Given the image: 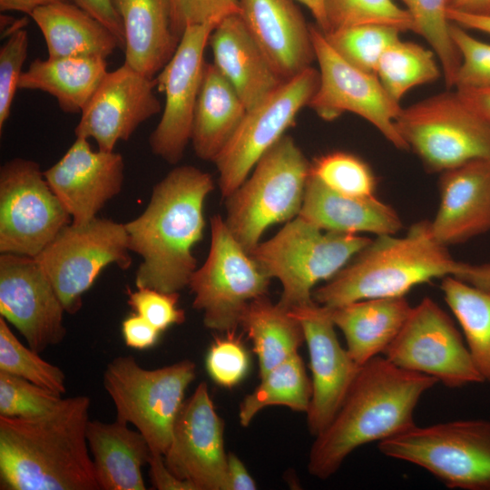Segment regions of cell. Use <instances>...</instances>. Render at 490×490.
<instances>
[{
	"label": "cell",
	"mask_w": 490,
	"mask_h": 490,
	"mask_svg": "<svg viewBox=\"0 0 490 490\" xmlns=\"http://www.w3.org/2000/svg\"><path fill=\"white\" fill-rule=\"evenodd\" d=\"M90 405L76 396L41 416H0L1 489L100 490L86 438Z\"/></svg>",
	"instance_id": "obj_1"
},
{
	"label": "cell",
	"mask_w": 490,
	"mask_h": 490,
	"mask_svg": "<svg viewBox=\"0 0 490 490\" xmlns=\"http://www.w3.org/2000/svg\"><path fill=\"white\" fill-rule=\"evenodd\" d=\"M437 383L435 377L398 368L381 355L366 362L332 421L315 436L309 473L328 479L358 447L415 426L419 400Z\"/></svg>",
	"instance_id": "obj_2"
},
{
	"label": "cell",
	"mask_w": 490,
	"mask_h": 490,
	"mask_svg": "<svg viewBox=\"0 0 490 490\" xmlns=\"http://www.w3.org/2000/svg\"><path fill=\"white\" fill-rule=\"evenodd\" d=\"M213 189L210 173L177 166L153 187L144 211L124 223L129 250L142 258L136 288L179 292L189 286L197 269L192 248L202 239L203 205Z\"/></svg>",
	"instance_id": "obj_3"
},
{
	"label": "cell",
	"mask_w": 490,
	"mask_h": 490,
	"mask_svg": "<svg viewBox=\"0 0 490 490\" xmlns=\"http://www.w3.org/2000/svg\"><path fill=\"white\" fill-rule=\"evenodd\" d=\"M460 261L432 234L430 221L414 223L403 236L386 234L358 252L333 278L312 292L319 305L405 297L417 285L454 276Z\"/></svg>",
	"instance_id": "obj_4"
},
{
	"label": "cell",
	"mask_w": 490,
	"mask_h": 490,
	"mask_svg": "<svg viewBox=\"0 0 490 490\" xmlns=\"http://www.w3.org/2000/svg\"><path fill=\"white\" fill-rule=\"evenodd\" d=\"M310 165L294 139L284 134L257 162L250 177L225 199L224 221L247 252L268 228L299 216Z\"/></svg>",
	"instance_id": "obj_5"
},
{
	"label": "cell",
	"mask_w": 490,
	"mask_h": 490,
	"mask_svg": "<svg viewBox=\"0 0 490 490\" xmlns=\"http://www.w3.org/2000/svg\"><path fill=\"white\" fill-rule=\"evenodd\" d=\"M370 240L360 234L324 230L297 216L250 255L265 274L280 281L278 303L289 310L313 301L316 284L333 278Z\"/></svg>",
	"instance_id": "obj_6"
},
{
	"label": "cell",
	"mask_w": 490,
	"mask_h": 490,
	"mask_svg": "<svg viewBox=\"0 0 490 490\" xmlns=\"http://www.w3.org/2000/svg\"><path fill=\"white\" fill-rule=\"evenodd\" d=\"M196 375L195 363L184 359L154 369L141 367L132 356H120L103 373V387L116 419L133 425L152 453L164 455L184 393Z\"/></svg>",
	"instance_id": "obj_7"
},
{
	"label": "cell",
	"mask_w": 490,
	"mask_h": 490,
	"mask_svg": "<svg viewBox=\"0 0 490 490\" xmlns=\"http://www.w3.org/2000/svg\"><path fill=\"white\" fill-rule=\"evenodd\" d=\"M384 456L422 467L449 488L490 490V421L465 419L409 429L378 442Z\"/></svg>",
	"instance_id": "obj_8"
},
{
	"label": "cell",
	"mask_w": 490,
	"mask_h": 490,
	"mask_svg": "<svg viewBox=\"0 0 490 490\" xmlns=\"http://www.w3.org/2000/svg\"><path fill=\"white\" fill-rule=\"evenodd\" d=\"M395 123L408 150L429 172L490 161V123L456 89L402 107Z\"/></svg>",
	"instance_id": "obj_9"
},
{
	"label": "cell",
	"mask_w": 490,
	"mask_h": 490,
	"mask_svg": "<svg viewBox=\"0 0 490 490\" xmlns=\"http://www.w3.org/2000/svg\"><path fill=\"white\" fill-rule=\"evenodd\" d=\"M211 247L191 275L192 307L203 311L206 328L232 332L247 305L268 293L270 278L240 244L219 214L211 217Z\"/></svg>",
	"instance_id": "obj_10"
},
{
	"label": "cell",
	"mask_w": 490,
	"mask_h": 490,
	"mask_svg": "<svg viewBox=\"0 0 490 490\" xmlns=\"http://www.w3.org/2000/svg\"><path fill=\"white\" fill-rule=\"evenodd\" d=\"M123 223L95 218L88 224H69L34 259L43 268L65 312L74 314L83 295L110 264L127 270L132 263Z\"/></svg>",
	"instance_id": "obj_11"
},
{
	"label": "cell",
	"mask_w": 490,
	"mask_h": 490,
	"mask_svg": "<svg viewBox=\"0 0 490 490\" xmlns=\"http://www.w3.org/2000/svg\"><path fill=\"white\" fill-rule=\"evenodd\" d=\"M72 217L34 161L15 158L0 169V252L36 257Z\"/></svg>",
	"instance_id": "obj_12"
},
{
	"label": "cell",
	"mask_w": 490,
	"mask_h": 490,
	"mask_svg": "<svg viewBox=\"0 0 490 490\" xmlns=\"http://www.w3.org/2000/svg\"><path fill=\"white\" fill-rule=\"evenodd\" d=\"M318 83V70L310 66L247 110L234 134L213 161L224 199L242 184L260 157L294 124Z\"/></svg>",
	"instance_id": "obj_13"
},
{
	"label": "cell",
	"mask_w": 490,
	"mask_h": 490,
	"mask_svg": "<svg viewBox=\"0 0 490 490\" xmlns=\"http://www.w3.org/2000/svg\"><path fill=\"white\" fill-rule=\"evenodd\" d=\"M398 368L435 377L447 387L485 382L449 316L426 297L384 352Z\"/></svg>",
	"instance_id": "obj_14"
},
{
	"label": "cell",
	"mask_w": 490,
	"mask_h": 490,
	"mask_svg": "<svg viewBox=\"0 0 490 490\" xmlns=\"http://www.w3.org/2000/svg\"><path fill=\"white\" fill-rule=\"evenodd\" d=\"M310 33L319 83L308 106L324 121H333L344 113H355L370 122L397 149L407 151L395 123L402 109L400 103L387 94L377 75L342 59L316 24H310Z\"/></svg>",
	"instance_id": "obj_15"
},
{
	"label": "cell",
	"mask_w": 490,
	"mask_h": 490,
	"mask_svg": "<svg viewBox=\"0 0 490 490\" xmlns=\"http://www.w3.org/2000/svg\"><path fill=\"white\" fill-rule=\"evenodd\" d=\"M218 23L189 26L171 60L154 78L165 94L161 120L149 138L152 152L170 164H177L191 142L195 104L203 69L204 52Z\"/></svg>",
	"instance_id": "obj_16"
},
{
	"label": "cell",
	"mask_w": 490,
	"mask_h": 490,
	"mask_svg": "<svg viewBox=\"0 0 490 490\" xmlns=\"http://www.w3.org/2000/svg\"><path fill=\"white\" fill-rule=\"evenodd\" d=\"M223 431L208 386L201 382L175 419L171 444L163 455L165 465L195 490H228Z\"/></svg>",
	"instance_id": "obj_17"
},
{
	"label": "cell",
	"mask_w": 490,
	"mask_h": 490,
	"mask_svg": "<svg viewBox=\"0 0 490 490\" xmlns=\"http://www.w3.org/2000/svg\"><path fill=\"white\" fill-rule=\"evenodd\" d=\"M65 309L34 258L1 253L0 315L40 353L65 337Z\"/></svg>",
	"instance_id": "obj_18"
},
{
	"label": "cell",
	"mask_w": 490,
	"mask_h": 490,
	"mask_svg": "<svg viewBox=\"0 0 490 490\" xmlns=\"http://www.w3.org/2000/svg\"><path fill=\"white\" fill-rule=\"evenodd\" d=\"M304 331L311 369L312 396L307 411L313 436L332 421L358 371V366L337 337L329 310L314 300L289 309Z\"/></svg>",
	"instance_id": "obj_19"
},
{
	"label": "cell",
	"mask_w": 490,
	"mask_h": 490,
	"mask_svg": "<svg viewBox=\"0 0 490 490\" xmlns=\"http://www.w3.org/2000/svg\"><path fill=\"white\" fill-rule=\"evenodd\" d=\"M154 78L123 64L107 72L81 112L74 133L93 138L99 149L113 152L119 141H128L145 121L159 113Z\"/></svg>",
	"instance_id": "obj_20"
},
{
	"label": "cell",
	"mask_w": 490,
	"mask_h": 490,
	"mask_svg": "<svg viewBox=\"0 0 490 490\" xmlns=\"http://www.w3.org/2000/svg\"><path fill=\"white\" fill-rule=\"evenodd\" d=\"M123 169L120 153L95 152L88 139L76 137L44 175L72 217V224L83 226L94 220L105 203L121 191Z\"/></svg>",
	"instance_id": "obj_21"
},
{
	"label": "cell",
	"mask_w": 490,
	"mask_h": 490,
	"mask_svg": "<svg viewBox=\"0 0 490 490\" xmlns=\"http://www.w3.org/2000/svg\"><path fill=\"white\" fill-rule=\"evenodd\" d=\"M240 15L275 72L288 81L316 60L310 24L295 0H238Z\"/></svg>",
	"instance_id": "obj_22"
},
{
	"label": "cell",
	"mask_w": 490,
	"mask_h": 490,
	"mask_svg": "<svg viewBox=\"0 0 490 490\" xmlns=\"http://www.w3.org/2000/svg\"><path fill=\"white\" fill-rule=\"evenodd\" d=\"M440 201L431 231L442 245L465 242L490 230V161L441 172Z\"/></svg>",
	"instance_id": "obj_23"
},
{
	"label": "cell",
	"mask_w": 490,
	"mask_h": 490,
	"mask_svg": "<svg viewBox=\"0 0 490 490\" xmlns=\"http://www.w3.org/2000/svg\"><path fill=\"white\" fill-rule=\"evenodd\" d=\"M209 45L212 64L233 86L247 110L286 82L275 72L239 14L217 24Z\"/></svg>",
	"instance_id": "obj_24"
},
{
	"label": "cell",
	"mask_w": 490,
	"mask_h": 490,
	"mask_svg": "<svg viewBox=\"0 0 490 490\" xmlns=\"http://www.w3.org/2000/svg\"><path fill=\"white\" fill-rule=\"evenodd\" d=\"M299 216L321 230L342 233L397 234V212L376 195L355 197L334 191L309 174Z\"/></svg>",
	"instance_id": "obj_25"
},
{
	"label": "cell",
	"mask_w": 490,
	"mask_h": 490,
	"mask_svg": "<svg viewBox=\"0 0 490 490\" xmlns=\"http://www.w3.org/2000/svg\"><path fill=\"white\" fill-rule=\"evenodd\" d=\"M86 438L100 490H145L142 468L152 451L138 431L118 419L89 420Z\"/></svg>",
	"instance_id": "obj_26"
},
{
	"label": "cell",
	"mask_w": 490,
	"mask_h": 490,
	"mask_svg": "<svg viewBox=\"0 0 490 490\" xmlns=\"http://www.w3.org/2000/svg\"><path fill=\"white\" fill-rule=\"evenodd\" d=\"M328 309L334 325L345 337L349 355L361 367L384 354L412 306L405 296L363 299Z\"/></svg>",
	"instance_id": "obj_27"
},
{
	"label": "cell",
	"mask_w": 490,
	"mask_h": 490,
	"mask_svg": "<svg viewBox=\"0 0 490 490\" xmlns=\"http://www.w3.org/2000/svg\"><path fill=\"white\" fill-rule=\"evenodd\" d=\"M113 3L124 28V64L154 78L171 60L181 40L172 29L169 0Z\"/></svg>",
	"instance_id": "obj_28"
},
{
	"label": "cell",
	"mask_w": 490,
	"mask_h": 490,
	"mask_svg": "<svg viewBox=\"0 0 490 490\" xmlns=\"http://www.w3.org/2000/svg\"><path fill=\"white\" fill-rule=\"evenodd\" d=\"M246 113L233 86L212 63L205 62L191 133L197 157L213 162Z\"/></svg>",
	"instance_id": "obj_29"
},
{
	"label": "cell",
	"mask_w": 490,
	"mask_h": 490,
	"mask_svg": "<svg viewBox=\"0 0 490 490\" xmlns=\"http://www.w3.org/2000/svg\"><path fill=\"white\" fill-rule=\"evenodd\" d=\"M30 17L41 30L48 58L102 57L106 59L121 44L116 36L88 13L64 1L36 8Z\"/></svg>",
	"instance_id": "obj_30"
},
{
	"label": "cell",
	"mask_w": 490,
	"mask_h": 490,
	"mask_svg": "<svg viewBox=\"0 0 490 490\" xmlns=\"http://www.w3.org/2000/svg\"><path fill=\"white\" fill-rule=\"evenodd\" d=\"M107 72L102 57L37 58L22 73L18 89L47 93L64 113H81Z\"/></svg>",
	"instance_id": "obj_31"
},
{
	"label": "cell",
	"mask_w": 490,
	"mask_h": 490,
	"mask_svg": "<svg viewBox=\"0 0 490 490\" xmlns=\"http://www.w3.org/2000/svg\"><path fill=\"white\" fill-rule=\"evenodd\" d=\"M240 326L253 343L260 377L298 354L305 342L299 320L267 295L251 300L242 312Z\"/></svg>",
	"instance_id": "obj_32"
},
{
	"label": "cell",
	"mask_w": 490,
	"mask_h": 490,
	"mask_svg": "<svg viewBox=\"0 0 490 490\" xmlns=\"http://www.w3.org/2000/svg\"><path fill=\"white\" fill-rule=\"evenodd\" d=\"M440 289L476 368L484 381L490 383V290L452 275L442 279Z\"/></svg>",
	"instance_id": "obj_33"
},
{
	"label": "cell",
	"mask_w": 490,
	"mask_h": 490,
	"mask_svg": "<svg viewBox=\"0 0 490 490\" xmlns=\"http://www.w3.org/2000/svg\"><path fill=\"white\" fill-rule=\"evenodd\" d=\"M311 396V380L298 353L260 377L259 386L240 405V423L248 426L260 410L270 406L307 413Z\"/></svg>",
	"instance_id": "obj_34"
},
{
	"label": "cell",
	"mask_w": 490,
	"mask_h": 490,
	"mask_svg": "<svg viewBox=\"0 0 490 490\" xmlns=\"http://www.w3.org/2000/svg\"><path fill=\"white\" fill-rule=\"evenodd\" d=\"M436 58L432 49L400 38L382 54L376 75L387 94L400 103L410 89L443 76Z\"/></svg>",
	"instance_id": "obj_35"
},
{
	"label": "cell",
	"mask_w": 490,
	"mask_h": 490,
	"mask_svg": "<svg viewBox=\"0 0 490 490\" xmlns=\"http://www.w3.org/2000/svg\"><path fill=\"white\" fill-rule=\"evenodd\" d=\"M413 22V32L422 36L436 54L448 88L455 81L461 55L450 34L447 0H400Z\"/></svg>",
	"instance_id": "obj_36"
},
{
	"label": "cell",
	"mask_w": 490,
	"mask_h": 490,
	"mask_svg": "<svg viewBox=\"0 0 490 490\" xmlns=\"http://www.w3.org/2000/svg\"><path fill=\"white\" fill-rule=\"evenodd\" d=\"M402 32L385 24H360L323 33L333 50L349 64L376 75L384 52Z\"/></svg>",
	"instance_id": "obj_37"
},
{
	"label": "cell",
	"mask_w": 490,
	"mask_h": 490,
	"mask_svg": "<svg viewBox=\"0 0 490 490\" xmlns=\"http://www.w3.org/2000/svg\"><path fill=\"white\" fill-rule=\"evenodd\" d=\"M39 353L24 346L0 318V371L22 377L58 395L65 392V375Z\"/></svg>",
	"instance_id": "obj_38"
},
{
	"label": "cell",
	"mask_w": 490,
	"mask_h": 490,
	"mask_svg": "<svg viewBox=\"0 0 490 490\" xmlns=\"http://www.w3.org/2000/svg\"><path fill=\"white\" fill-rule=\"evenodd\" d=\"M327 31L360 24H385L401 32L412 31L407 11L393 0H323Z\"/></svg>",
	"instance_id": "obj_39"
},
{
	"label": "cell",
	"mask_w": 490,
	"mask_h": 490,
	"mask_svg": "<svg viewBox=\"0 0 490 490\" xmlns=\"http://www.w3.org/2000/svg\"><path fill=\"white\" fill-rule=\"evenodd\" d=\"M310 174L330 190L355 197L375 195L376 176L361 158L347 152H332L311 162Z\"/></svg>",
	"instance_id": "obj_40"
},
{
	"label": "cell",
	"mask_w": 490,
	"mask_h": 490,
	"mask_svg": "<svg viewBox=\"0 0 490 490\" xmlns=\"http://www.w3.org/2000/svg\"><path fill=\"white\" fill-rule=\"evenodd\" d=\"M60 395L22 377L0 371V416L30 418L52 411Z\"/></svg>",
	"instance_id": "obj_41"
},
{
	"label": "cell",
	"mask_w": 490,
	"mask_h": 490,
	"mask_svg": "<svg viewBox=\"0 0 490 490\" xmlns=\"http://www.w3.org/2000/svg\"><path fill=\"white\" fill-rule=\"evenodd\" d=\"M450 34L461 55L454 88L490 85V44L475 38L466 29L452 22Z\"/></svg>",
	"instance_id": "obj_42"
},
{
	"label": "cell",
	"mask_w": 490,
	"mask_h": 490,
	"mask_svg": "<svg viewBox=\"0 0 490 490\" xmlns=\"http://www.w3.org/2000/svg\"><path fill=\"white\" fill-rule=\"evenodd\" d=\"M28 34L22 27L8 34L0 48V132L7 122L18 83L23 73V64L27 56Z\"/></svg>",
	"instance_id": "obj_43"
},
{
	"label": "cell",
	"mask_w": 490,
	"mask_h": 490,
	"mask_svg": "<svg viewBox=\"0 0 490 490\" xmlns=\"http://www.w3.org/2000/svg\"><path fill=\"white\" fill-rule=\"evenodd\" d=\"M127 303L161 332L185 321V312L178 307L179 292H164L150 288H126Z\"/></svg>",
	"instance_id": "obj_44"
},
{
	"label": "cell",
	"mask_w": 490,
	"mask_h": 490,
	"mask_svg": "<svg viewBox=\"0 0 490 490\" xmlns=\"http://www.w3.org/2000/svg\"><path fill=\"white\" fill-rule=\"evenodd\" d=\"M206 369L218 385L232 387L249 370V356L242 343L233 336L217 338L206 356Z\"/></svg>",
	"instance_id": "obj_45"
},
{
	"label": "cell",
	"mask_w": 490,
	"mask_h": 490,
	"mask_svg": "<svg viewBox=\"0 0 490 490\" xmlns=\"http://www.w3.org/2000/svg\"><path fill=\"white\" fill-rule=\"evenodd\" d=\"M169 4L172 29L179 38L189 26L240 15L238 0H169Z\"/></svg>",
	"instance_id": "obj_46"
},
{
	"label": "cell",
	"mask_w": 490,
	"mask_h": 490,
	"mask_svg": "<svg viewBox=\"0 0 490 490\" xmlns=\"http://www.w3.org/2000/svg\"><path fill=\"white\" fill-rule=\"evenodd\" d=\"M122 334L126 346L142 350L157 343L161 331L133 312L122 322Z\"/></svg>",
	"instance_id": "obj_47"
},
{
	"label": "cell",
	"mask_w": 490,
	"mask_h": 490,
	"mask_svg": "<svg viewBox=\"0 0 490 490\" xmlns=\"http://www.w3.org/2000/svg\"><path fill=\"white\" fill-rule=\"evenodd\" d=\"M74 4L107 27L125 46L124 28L113 0H73Z\"/></svg>",
	"instance_id": "obj_48"
},
{
	"label": "cell",
	"mask_w": 490,
	"mask_h": 490,
	"mask_svg": "<svg viewBox=\"0 0 490 490\" xmlns=\"http://www.w3.org/2000/svg\"><path fill=\"white\" fill-rule=\"evenodd\" d=\"M150 477L158 490H195L188 481L178 478L165 465L163 455L152 453L149 458Z\"/></svg>",
	"instance_id": "obj_49"
},
{
	"label": "cell",
	"mask_w": 490,
	"mask_h": 490,
	"mask_svg": "<svg viewBox=\"0 0 490 490\" xmlns=\"http://www.w3.org/2000/svg\"><path fill=\"white\" fill-rule=\"evenodd\" d=\"M228 490H254L256 484L245 465L233 453L227 458Z\"/></svg>",
	"instance_id": "obj_50"
},
{
	"label": "cell",
	"mask_w": 490,
	"mask_h": 490,
	"mask_svg": "<svg viewBox=\"0 0 490 490\" xmlns=\"http://www.w3.org/2000/svg\"><path fill=\"white\" fill-rule=\"evenodd\" d=\"M454 276L474 286L490 290V263L471 264L460 261Z\"/></svg>",
	"instance_id": "obj_51"
},
{
	"label": "cell",
	"mask_w": 490,
	"mask_h": 490,
	"mask_svg": "<svg viewBox=\"0 0 490 490\" xmlns=\"http://www.w3.org/2000/svg\"><path fill=\"white\" fill-rule=\"evenodd\" d=\"M456 90L471 109L490 123V85Z\"/></svg>",
	"instance_id": "obj_52"
},
{
	"label": "cell",
	"mask_w": 490,
	"mask_h": 490,
	"mask_svg": "<svg viewBox=\"0 0 490 490\" xmlns=\"http://www.w3.org/2000/svg\"><path fill=\"white\" fill-rule=\"evenodd\" d=\"M447 18L466 30H476L490 34V15L464 14L447 9Z\"/></svg>",
	"instance_id": "obj_53"
},
{
	"label": "cell",
	"mask_w": 490,
	"mask_h": 490,
	"mask_svg": "<svg viewBox=\"0 0 490 490\" xmlns=\"http://www.w3.org/2000/svg\"><path fill=\"white\" fill-rule=\"evenodd\" d=\"M447 9L464 14L490 15V0H447Z\"/></svg>",
	"instance_id": "obj_54"
},
{
	"label": "cell",
	"mask_w": 490,
	"mask_h": 490,
	"mask_svg": "<svg viewBox=\"0 0 490 490\" xmlns=\"http://www.w3.org/2000/svg\"><path fill=\"white\" fill-rule=\"evenodd\" d=\"M64 0H0L1 12L15 11L27 15L38 7Z\"/></svg>",
	"instance_id": "obj_55"
},
{
	"label": "cell",
	"mask_w": 490,
	"mask_h": 490,
	"mask_svg": "<svg viewBox=\"0 0 490 490\" xmlns=\"http://www.w3.org/2000/svg\"><path fill=\"white\" fill-rule=\"evenodd\" d=\"M304 5L312 14L316 25L325 33L327 31V21L324 10L323 0H295Z\"/></svg>",
	"instance_id": "obj_56"
}]
</instances>
